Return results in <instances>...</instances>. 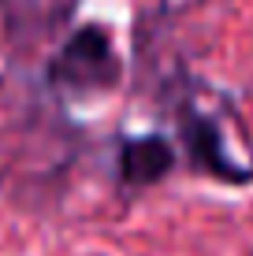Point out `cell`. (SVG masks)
<instances>
[{"label": "cell", "instance_id": "3957f363", "mask_svg": "<svg viewBox=\"0 0 253 256\" xmlns=\"http://www.w3.org/2000/svg\"><path fill=\"white\" fill-rule=\"evenodd\" d=\"M4 30L15 48H38L60 34L78 8V0H0Z\"/></svg>", "mask_w": 253, "mask_h": 256}, {"label": "cell", "instance_id": "6da1fadb", "mask_svg": "<svg viewBox=\"0 0 253 256\" xmlns=\"http://www.w3.org/2000/svg\"><path fill=\"white\" fill-rule=\"evenodd\" d=\"M179 141L186 148L190 164L201 174H212L227 186L253 182V145L227 104L220 112H212V108H201L197 100H182Z\"/></svg>", "mask_w": 253, "mask_h": 256}, {"label": "cell", "instance_id": "277c9868", "mask_svg": "<svg viewBox=\"0 0 253 256\" xmlns=\"http://www.w3.org/2000/svg\"><path fill=\"white\" fill-rule=\"evenodd\" d=\"M171 167H175V148L160 134L134 138V141H127L123 152H119V174H123V182L130 190L156 186Z\"/></svg>", "mask_w": 253, "mask_h": 256}, {"label": "cell", "instance_id": "7a4b0ae2", "mask_svg": "<svg viewBox=\"0 0 253 256\" xmlns=\"http://www.w3.org/2000/svg\"><path fill=\"white\" fill-rule=\"evenodd\" d=\"M119 78H123V64L101 26H82L49 64V82L71 96L108 93L119 86Z\"/></svg>", "mask_w": 253, "mask_h": 256}]
</instances>
